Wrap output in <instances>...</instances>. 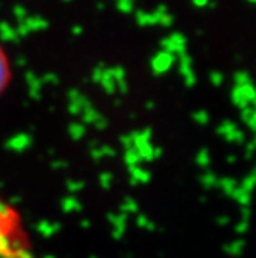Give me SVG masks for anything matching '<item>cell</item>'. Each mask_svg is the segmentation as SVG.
I'll use <instances>...</instances> for the list:
<instances>
[{"label":"cell","mask_w":256,"mask_h":258,"mask_svg":"<svg viewBox=\"0 0 256 258\" xmlns=\"http://www.w3.org/2000/svg\"><path fill=\"white\" fill-rule=\"evenodd\" d=\"M31 251V240L22 212L0 195V258Z\"/></svg>","instance_id":"obj_1"},{"label":"cell","mask_w":256,"mask_h":258,"mask_svg":"<svg viewBox=\"0 0 256 258\" xmlns=\"http://www.w3.org/2000/svg\"><path fill=\"white\" fill-rule=\"evenodd\" d=\"M13 77H14V70H13L11 57L8 55L5 45L0 42V97L11 87Z\"/></svg>","instance_id":"obj_2"},{"label":"cell","mask_w":256,"mask_h":258,"mask_svg":"<svg viewBox=\"0 0 256 258\" xmlns=\"http://www.w3.org/2000/svg\"><path fill=\"white\" fill-rule=\"evenodd\" d=\"M256 101V87L252 84L245 85H235L232 90V102L239 110H244L247 107H252V104Z\"/></svg>","instance_id":"obj_3"},{"label":"cell","mask_w":256,"mask_h":258,"mask_svg":"<svg viewBox=\"0 0 256 258\" xmlns=\"http://www.w3.org/2000/svg\"><path fill=\"white\" fill-rule=\"evenodd\" d=\"M241 111H242L244 121L249 124L252 129H256V110L253 109V107H247V109H244Z\"/></svg>","instance_id":"obj_4"},{"label":"cell","mask_w":256,"mask_h":258,"mask_svg":"<svg viewBox=\"0 0 256 258\" xmlns=\"http://www.w3.org/2000/svg\"><path fill=\"white\" fill-rule=\"evenodd\" d=\"M233 82L235 85H245V84H252V77L247 71H238L233 76Z\"/></svg>","instance_id":"obj_5"},{"label":"cell","mask_w":256,"mask_h":258,"mask_svg":"<svg viewBox=\"0 0 256 258\" xmlns=\"http://www.w3.org/2000/svg\"><path fill=\"white\" fill-rule=\"evenodd\" d=\"M5 258H34L31 255V251L28 252H20V254H14V255H10V257H5Z\"/></svg>","instance_id":"obj_6"},{"label":"cell","mask_w":256,"mask_h":258,"mask_svg":"<svg viewBox=\"0 0 256 258\" xmlns=\"http://www.w3.org/2000/svg\"><path fill=\"white\" fill-rule=\"evenodd\" d=\"M222 79H224V77H222L221 73H215V74H213V84H215V85H221V84H222Z\"/></svg>","instance_id":"obj_7"},{"label":"cell","mask_w":256,"mask_h":258,"mask_svg":"<svg viewBox=\"0 0 256 258\" xmlns=\"http://www.w3.org/2000/svg\"><path fill=\"white\" fill-rule=\"evenodd\" d=\"M249 2H252V3H256V0H249Z\"/></svg>","instance_id":"obj_8"}]
</instances>
